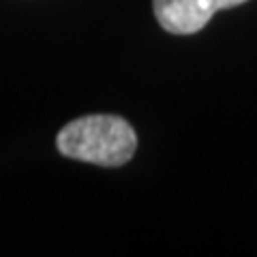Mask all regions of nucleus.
Returning <instances> with one entry per match:
<instances>
[{
  "label": "nucleus",
  "instance_id": "2",
  "mask_svg": "<svg viewBox=\"0 0 257 257\" xmlns=\"http://www.w3.org/2000/svg\"><path fill=\"white\" fill-rule=\"evenodd\" d=\"M246 0H152L155 18L170 35H195L221 9H231Z\"/></svg>",
  "mask_w": 257,
  "mask_h": 257
},
{
  "label": "nucleus",
  "instance_id": "1",
  "mask_svg": "<svg viewBox=\"0 0 257 257\" xmlns=\"http://www.w3.org/2000/svg\"><path fill=\"white\" fill-rule=\"evenodd\" d=\"M60 155L101 167H120L138 148L135 128L120 116L92 114L71 120L56 138Z\"/></svg>",
  "mask_w": 257,
  "mask_h": 257
}]
</instances>
